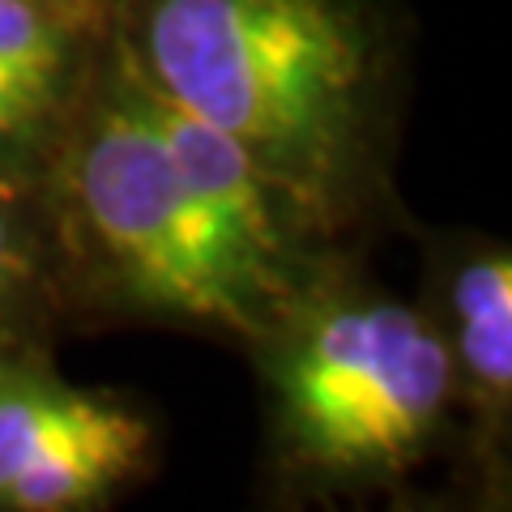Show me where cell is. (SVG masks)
<instances>
[{
    "mask_svg": "<svg viewBox=\"0 0 512 512\" xmlns=\"http://www.w3.org/2000/svg\"><path fill=\"white\" fill-rule=\"evenodd\" d=\"M116 39L316 244H346L389 197L393 35L376 0H116Z\"/></svg>",
    "mask_w": 512,
    "mask_h": 512,
    "instance_id": "cell-1",
    "label": "cell"
},
{
    "mask_svg": "<svg viewBox=\"0 0 512 512\" xmlns=\"http://www.w3.org/2000/svg\"><path fill=\"white\" fill-rule=\"evenodd\" d=\"M39 201L69 329L167 325L248 350L325 252L274 248L218 210L175 158L116 22L39 175Z\"/></svg>",
    "mask_w": 512,
    "mask_h": 512,
    "instance_id": "cell-2",
    "label": "cell"
},
{
    "mask_svg": "<svg viewBox=\"0 0 512 512\" xmlns=\"http://www.w3.org/2000/svg\"><path fill=\"white\" fill-rule=\"evenodd\" d=\"M244 355L261 384L265 512H325L414 483L448 457L444 346L355 252L325 248Z\"/></svg>",
    "mask_w": 512,
    "mask_h": 512,
    "instance_id": "cell-3",
    "label": "cell"
},
{
    "mask_svg": "<svg viewBox=\"0 0 512 512\" xmlns=\"http://www.w3.org/2000/svg\"><path fill=\"white\" fill-rule=\"evenodd\" d=\"M158 466L154 414L52 355L0 363V512H111Z\"/></svg>",
    "mask_w": 512,
    "mask_h": 512,
    "instance_id": "cell-4",
    "label": "cell"
},
{
    "mask_svg": "<svg viewBox=\"0 0 512 512\" xmlns=\"http://www.w3.org/2000/svg\"><path fill=\"white\" fill-rule=\"evenodd\" d=\"M444 346L453 406V483L512 512V256L500 239L436 231L423 239V295Z\"/></svg>",
    "mask_w": 512,
    "mask_h": 512,
    "instance_id": "cell-5",
    "label": "cell"
},
{
    "mask_svg": "<svg viewBox=\"0 0 512 512\" xmlns=\"http://www.w3.org/2000/svg\"><path fill=\"white\" fill-rule=\"evenodd\" d=\"M116 0H0V175L39 184L111 39Z\"/></svg>",
    "mask_w": 512,
    "mask_h": 512,
    "instance_id": "cell-6",
    "label": "cell"
},
{
    "mask_svg": "<svg viewBox=\"0 0 512 512\" xmlns=\"http://www.w3.org/2000/svg\"><path fill=\"white\" fill-rule=\"evenodd\" d=\"M69 329L39 184L0 175V363L56 355Z\"/></svg>",
    "mask_w": 512,
    "mask_h": 512,
    "instance_id": "cell-7",
    "label": "cell"
},
{
    "mask_svg": "<svg viewBox=\"0 0 512 512\" xmlns=\"http://www.w3.org/2000/svg\"><path fill=\"white\" fill-rule=\"evenodd\" d=\"M325 512H491L487 504H478L470 491H461L453 478L440 491H423V487H393L384 495H372V500L359 504H342V508H325Z\"/></svg>",
    "mask_w": 512,
    "mask_h": 512,
    "instance_id": "cell-8",
    "label": "cell"
}]
</instances>
